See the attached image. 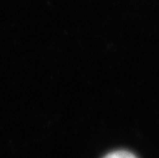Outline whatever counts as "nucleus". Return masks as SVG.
<instances>
[{
  "label": "nucleus",
  "instance_id": "obj_1",
  "mask_svg": "<svg viewBox=\"0 0 159 158\" xmlns=\"http://www.w3.org/2000/svg\"><path fill=\"white\" fill-rule=\"evenodd\" d=\"M103 158H137L135 155L126 150L114 151L104 156Z\"/></svg>",
  "mask_w": 159,
  "mask_h": 158
}]
</instances>
